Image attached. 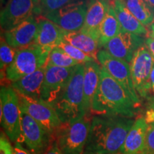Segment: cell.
I'll return each mask as SVG.
<instances>
[{"label":"cell","mask_w":154,"mask_h":154,"mask_svg":"<svg viewBox=\"0 0 154 154\" xmlns=\"http://www.w3.org/2000/svg\"><path fill=\"white\" fill-rule=\"evenodd\" d=\"M135 122L133 118L94 116L84 154H117Z\"/></svg>","instance_id":"obj_1"},{"label":"cell","mask_w":154,"mask_h":154,"mask_svg":"<svg viewBox=\"0 0 154 154\" xmlns=\"http://www.w3.org/2000/svg\"><path fill=\"white\" fill-rule=\"evenodd\" d=\"M139 107L122 86L101 66L99 84L90 113L94 116L134 118Z\"/></svg>","instance_id":"obj_2"},{"label":"cell","mask_w":154,"mask_h":154,"mask_svg":"<svg viewBox=\"0 0 154 154\" xmlns=\"http://www.w3.org/2000/svg\"><path fill=\"white\" fill-rule=\"evenodd\" d=\"M84 65H77L70 80L52 104L62 123L75 122L88 115L84 108Z\"/></svg>","instance_id":"obj_3"},{"label":"cell","mask_w":154,"mask_h":154,"mask_svg":"<svg viewBox=\"0 0 154 154\" xmlns=\"http://www.w3.org/2000/svg\"><path fill=\"white\" fill-rule=\"evenodd\" d=\"M51 49L32 44L17 49L14 60L6 71V79L12 83L47 65Z\"/></svg>","instance_id":"obj_4"},{"label":"cell","mask_w":154,"mask_h":154,"mask_svg":"<svg viewBox=\"0 0 154 154\" xmlns=\"http://www.w3.org/2000/svg\"><path fill=\"white\" fill-rule=\"evenodd\" d=\"M91 123L89 115L75 122L62 123L51 136L63 154H84Z\"/></svg>","instance_id":"obj_5"},{"label":"cell","mask_w":154,"mask_h":154,"mask_svg":"<svg viewBox=\"0 0 154 154\" xmlns=\"http://www.w3.org/2000/svg\"><path fill=\"white\" fill-rule=\"evenodd\" d=\"M1 124L4 132L13 143L21 138V109L19 96L11 86H2L0 90Z\"/></svg>","instance_id":"obj_6"},{"label":"cell","mask_w":154,"mask_h":154,"mask_svg":"<svg viewBox=\"0 0 154 154\" xmlns=\"http://www.w3.org/2000/svg\"><path fill=\"white\" fill-rule=\"evenodd\" d=\"M17 94L21 111L30 116L46 131L52 136L62 124L54 108L42 99H35L19 93Z\"/></svg>","instance_id":"obj_7"},{"label":"cell","mask_w":154,"mask_h":154,"mask_svg":"<svg viewBox=\"0 0 154 154\" xmlns=\"http://www.w3.org/2000/svg\"><path fill=\"white\" fill-rule=\"evenodd\" d=\"M153 58L146 44L134 54L130 63L131 73L134 85L139 97H151L150 76L153 66Z\"/></svg>","instance_id":"obj_8"},{"label":"cell","mask_w":154,"mask_h":154,"mask_svg":"<svg viewBox=\"0 0 154 154\" xmlns=\"http://www.w3.org/2000/svg\"><path fill=\"white\" fill-rule=\"evenodd\" d=\"M97 59L101 66L122 86L133 101L140 106V97L135 89L131 73L130 63L113 57L103 49L99 50Z\"/></svg>","instance_id":"obj_9"},{"label":"cell","mask_w":154,"mask_h":154,"mask_svg":"<svg viewBox=\"0 0 154 154\" xmlns=\"http://www.w3.org/2000/svg\"><path fill=\"white\" fill-rule=\"evenodd\" d=\"M51 140V135L46 131L30 116L21 111L19 143H24L31 154H44Z\"/></svg>","instance_id":"obj_10"},{"label":"cell","mask_w":154,"mask_h":154,"mask_svg":"<svg viewBox=\"0 0 154 154\" xmlns=\"http://www.w3.org/2000/svg\"><path fill=\"white\" fill-rule=\"evenodd\" d=\"M35 15H41L39 0H8L1 10L2 29H11Z\"/></svg>","instance_id":"obj_11"},{"label":"cell","mask_w":154,"mask_h":154,"mask_svg":"<svg viewBox=\"0 0 154 154\" xmlns=\"http://www.w3.org/2000/svg\"><path fill=\"white\" fill-rule=\"evenodd\" d=\"M88 3L84 0L63 6L43 17L51 20L66 32H78L85 22Z\"/></svg>","instance_id":"obj_12"},{"label":"cell","mask_w":154,"mask_h":154,"mask_svg":"<svg viewBox=\"0 0 154 154\" xmlns=\"http://www.w3.org/2000/svg\"><path fill=\"white\" fill-rule=\"evenodd\" d=\"M146 38L141 36L121 29L118 35L108 42L103 49L117 59L131 63L135 52L145 44Z\"/></svg>","instance_id":"obj_13"},{"label":"cell","mask_w":154,"mask_h":154,"mask_svg":"<svg viewBox=\"0 0 154 154\" xmlns=\"http://www.w3.org/2000/svg\"><path fill=\"white\" fill-rule=\"evenodd\" d=\"M75 67L76 66L72 68H61L46 65L42 99L52 106L68 84Z\"/></svg>","instance_id":"obj_14"},{"label":"cell","mask_w":154,"mask_h":154,"mask_svg":"<svg viewBox=\"0 0 154 154\" xmlns=\"http://www.w3.org/2000/svg\"><path fill=\"white\" fill-rule=\"evenodd\" d=\"M37 28V19L32 16L14 28L5 31L4 38L9 46L16 49L28 47L34 44Z\"/></svg>","instance_id":"obj_15"},{"label":"cell","mask_w":154,"mask_h":154,"mask_svg":"<svg viewBox=\"0 0 154 154\" xmlns=\"http://www.w3.org/2000/svg\"><path fill=\"white\" fill-rule=\"evenodd\" d=\"M111 0H89L85 22L81 32L92 36L99 42V29L107 14Z\"/></svg>","instance_id":"obj_16"},{"label":"cell","mask_w":154,"mask_h":154,"mask_svg":"<svg viewBox=\"0 0 154 154\" xmlns=\"http://www.w3.org/2000/svg\"><path fill=\"white\" fill-rule=\"evenodd\" d=\"M38 28L34 44L54 49L63 41V29L42 15L38 17Z\"/></svg>","instance_id":"obj_17"},{"label":"cell","mask_w":154,"mask_h":154,"mask_svg":"<svg viewBox=\"0 0 154 154\" xmlns=\"http://www.w3.org/2000/svg\"><path fill=\"white\" fill-rule=\"evenodd\" d=\"M149 124L143 116L135 120L122 147L120 154H138L143 153L145 149L146 132Z\"/></svg>","instance_id":"obj_18"},{"label":"cell","mask_w":154,"mask_h":154,"mask_svg":"<svg viewBox=\"0 0 154 154\" xmlns=\"http://www.w3.org/2000/svg\"><path fill=\"white\" fill-rule=\"evenodd\" d=\"M45 73L46 66H44L35 72L11 83V86L17 93L35 99H42V86Z\"/></svg>","instance_id":"obj_19"},{"label":"cell","mask_w":154,"mask_h":154,"mask_svg":"<svg viewBox=\"0 0 154 154\" xmlns=\"http://www.w3.org/2000/svg\"><path fill=\"white\" fill-rule=\"evenodd\" d=\"M84 65V108L86 113L89 115L92 102L99 84L101 66H100V63L96 61L87 62Z\"/></svg>","instance_id":"obj_20"},{"label":"cell","mask_w":154,"mask_h":154,"mask_svg":"<svg viewBox=\"0 0 154 154\" xmlns=\"http://www.w3.org/2000/svg\"><path fill=\"white\" fill-rule=\"evenodd\" d=\"M122 29L136 35L149 37L150 31L131 14L122 0H111Z\"/></svg>","instance_id":"obj_21"},{"label":"cell","mask_w":154,"mask_h":154,"mask_svg":"<svg viewBox=\"0 0 154 154\" xmlns=\"http://www.w3.org/2000/svg\"><path fill=\"white\" fill-rule=\"evenodd\" d=\"M63 41L78 48L83 52L98 61L97 54L100 49L99 42L87 34L78 32H66L63 30ZM99 62V61H98Z\"/></svg>","instance_id":"obj_22"},{"label":"cell","mask_w":154,"mask_h":154,"mask_svg":"<svg viewBox=\"0 0 154 154\" xmlns=\"http://www.w3.org/2000/svg\"><path fill=\"white\" fill-rule=\"evenodd\" d=\"M122 28L112 5L109 6L107 14L99 29V45L102 48L108 42L118 35Z\"/></svg>","instance_id":"obj_23"},{"label":"cell","mask_w":154,"mask_h":154,"mask_svg":"<svg viewBox=\"0 0 154 154\" xmlns=\"http://www.w3.org/2000/svg\"><path fill=\"white\" fill-rule=\"evenodd\" d=\"M131 14L144 26L151 27L154 23V10L143 0H122Z\"/></svg>","instance_id":"obj_24"},{"label":"cell","mask_w":154,"mask_h":154,"mask_svg":"<svg viewBox=\"0 0 154 154\" xmlns=\"http://www.w3.org/2000/svg\"><path fill=\"white\" fill-rule=\"evenodd\" d=\"M47 64L61 68H72L80 63L67 55L60 48L55 47L49 54Z\"/></svg>","instance_id":"obj_25"},{"label":"cell","mask_w":154,"mask_h":154,"mask_svg":"<svg viewBox=\"0 0 154 154\" xmlns=\"http://www.w3.org/2000/svg\"><path fill=\"white\" fill-rule=\"evenodd\" d=\"M17 49L11 47L7 43L4 36H1L0 44V69H1V79H6V71L7 67L14 60Z\"/></svg>","instance_id":"obj_26"},{"label":"cell","mask_w":154,"mask_h":154,"mask_svg":"<svg viewBox=\"0 0 154 154\" xmlns=\"http://www.w3.org/2000/svg\"><path fill=\"white\" fill-rule=\"evenodd\" d=\"M57 47L60 48L62 51H64L67 55H69V57H72L74 60H75L77 62L79 63H84L90 62V61H96L95 59L93 58L89 57L87 54H86L85 53L83 52L82 51H81L80 49H79L78 48L74 47V46L71 45L70 44L67 43V42L62 41L60 44H59Z\"/></svg>","instance_id":"obj_27"},{"label":"cell","mask_w":154,"mask_h":154,"mask_svg":"<svg viewBox=\"0 0 154 154\" xmlns=\"http://www.w3.org/2000/svg\"><path fill=\"white\" fill-rule=\"evenodd\" d=\"M81 0H39L41 15L47 14L58 9H60L63 6L72 4Z\"/></svg>","instance_id":"obj_28"},{"label":"cell","mask_w":154,"mask_h":154,"mask_svg":"<svg viewBox=\"0 0 154 154\" xmlns=\"http://www.w3.org/2000/svg\"><path fill=\"white\" fill-rule=\"evenodd\" d=\"M144 153L154 154V124H149L146 132Z\"/></svg>","instance_id":"obj_29"},{"label":"cell","mask_w":154,"mask_h":154,"mask_svg":"<svg viewBox=\"0 0 154 154\" xmlns=\"http://www.w3.org/2000/svg\"><path fill=\"white\" fill-rule=\"evenodd\" d=\"M9 138L5 132H1L0 137V154H14V148L12 147Z\"/></svg>","instance_id":"obj_30"},{"label":"cell","mask_w":154,"mask_h":154,"mask_svg":"<svg viewBox=\"0 0 154 154\" xmlns=\"http://www.w3.org/2000/svg\"><path fill=\"white\" fill-rule=\"evenodd\" d=\"M148 100L149 103L143 117L148 124H154V97L151 96Z\"/></svg>","instance_id":"obj_31"},{"label":"cell","mask_w":154,"mask_h":154,"mask_svg":"<svg viewBox=\"0 0 154 154\" xmlns=\"http://www.w3.org/2000/svg\"><path fill=\"white\" fill-rule=\"evenodd\" d=\"M44 154H63V153L59 148L57 142L52 138V140H51L49 146L48 147L47 151L44 152Z\"/></svg>","instance_id":"obj_32"},{"label":"cell","mask_w":154,"mask_h":154,"mask_svg":"<svg viewBox=\"0 0 154 154\" xmlns=\"http://www.w3.org/2000/svg\"><path fill=\"white\" fill-rule=\"evenodd\" d=\"M145 44L154 59V38L148 37L146 38Z\"/></svg>","instance_id":"obj_33"},{"label":"cell","mask_w":154,"mask_h":154,"mask_svg":"<svg viewBox=\"0 0 154 154\" xmlns=\"http://www.w3.org/2000/svg\"><path fill=\"white\" fill-rule=\"evenodd\" d=\"M14 154H31L27 149H25L19 143H15Z\"/></svg>","instance_id":"obj_34"},{"label":"cell","mask_w":154,"mask_h":154,"mask_svg":"<svg viewBox=\"0 0 154 154\" xmlns=\"http://www.w3.org/2000/svg\"><path fill=\"white\" fill-rule=\"evenodd\" d=\"M150 85H151V96L154 97V61L153 69H152L151 73V76H150Z\"/></svg>","instance_id":"obj_35"},{"label":"cell","mask_w":154,"mask_h":154,"mask_svg":"<svg viewBox=\"0 0 154 154\" xmlns=\"http://www.w3.org/2000/svg\"><path fill=\"white\" fill-rule=\"evenodd\" d=\"M143 1L154 10V0H143Z\"/></svg>","instance_id":"obj_36"},{"label":"cell","mask_w":154,"mask_h":154,"mask_svg":"<svg viewBox=\"0 0 154 154\" xmlns=\"http://www.w3.org/2000/svg\"><path fill=\"white\" fill-rule=\"evenodd\" d=\"M149 37L154 38V23L150 27V36Z\"/></svg>","instance_id":"obj_37"},{"label":"cell","mask_w":154,"mask_h":154,"mask_svg":"<svg viewBox=\"0 0 154 154\" xmlns=\"http://www.w3.org/2000/svg\"><path fill=\"white\" fill-rule=\"evenodd\" d=\"M5 2V0H1V4L2 5V4H4Z\"/></svg>","instance_id":"obj_38"},{"label":"cell","mask_w":154,"mask_h":154,"mask_svg":"<svg viewBox=\"0 0 154 154\" xmlns=\"http://www.w3.org/2000/svg\"><path fill=\"white\" fill-rule=\"evenodd\" d=\"M138 154H146V153H144V152H143V153H138Z\"/></svg>","instance_id":"obj_39"},{"label":"cell","mask_w":154,"mask_h":154,"mask_svg":"<svg viewBox=\"0 0 154 154\" xmlns=\"http://www.w3.org/2000/svg\"><path fill=\"white\" fill-rule=\"evenodd\" d=\"M117 154H120V153H117Z\"/></svg>","instance_id":"obj_40"}]
</instances>
